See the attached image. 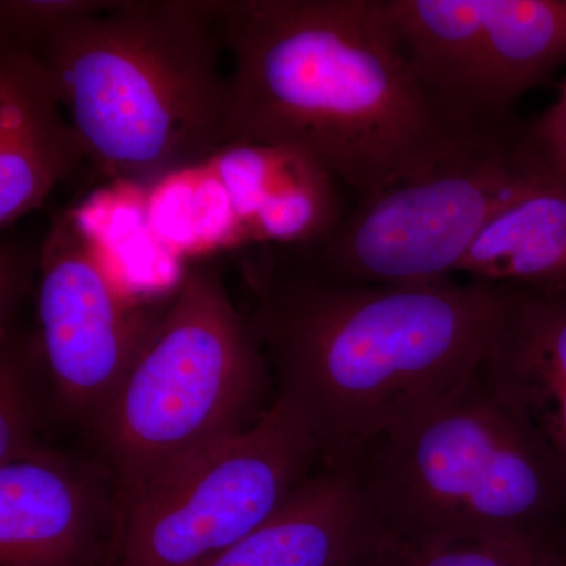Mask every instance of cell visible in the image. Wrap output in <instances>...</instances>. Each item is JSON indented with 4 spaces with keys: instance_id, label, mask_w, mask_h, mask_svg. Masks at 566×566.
Returning <instances> with one entry per match:
<instances>
[{
    "instance_id": "2e32d148",
    "label": "cell",
    "mask_w": 566,
    "mask_h": 566,
    "mask_svg": "<svg viewBox=\"0 0 566 566\" xmlns=\"http://www.w3.org/2000/svg\"><path fill=\"white\" fill-rule=\"evenodd\" d=\"M50 408V385L35 331L17 324L0 333V464L52 447L44 439Z\"/></svg>"
},
{
    "instance_id": "30bf717a",
    "label": "cell",
    "mask_w": 566,
    "mask_h": 566,
    "mask_svg": "<svg viewBox=\"0 0 566 566\" xmlns=\"http://www.w3.org/2000/svg\"><path fill=\"white\" fill-rule=\"evenodd\" d=\"M403 546L376 516L354 465H323L210 566H394Z\"/></svg>"
},
{
    "instance_id": "7a4b0ae2",
    "label": "cell",
    "mask_w": 566,
    "mask_h": 566,
    "mask_svg": "<svg viewBox=\"0 0 566 566\" xmlns=\"http://www.w3.org/2000/svg\"><path fill=\"white\" fill-rule=\"evenodd\" d=\"M216 22L233 61L230 145L294 153L359 199L479 132L424 91L386 0L216 2Z\"/></svg>"
},
{
    "instance_id": "ffe728a7",
    "label": "cell",
    "mask_w": 566,
    "mask_h": 566,
    "mask_svg": "<svg viewBox=\"0 0 566 566\" xmlns=\"http://www.w3.org/2000/svg\"><path fill=\"white\" fill-rule=\"evenodd\" d=\"M531 126L542 150L566 177V81L558 87L556 99Z\"/></svg>"
},
{
    "instance_id": "ba28073f",
    "label": "cell",
    "mask_w": 566,
    "mask_h": 566,
    "mask_svg": "<svg viewBox=\"0 0 566 566\" xmlns=\"http://www.w3.org/2000/svg\"><path fill=\"white\" fill-rule=\"evenodd\" d=\"M164 312L123 289L76 212L55 218L39 255L35 329L54 415L85 433Z\"/></svg>"
},
{
    "instance_id": "44dd1931",
    "label": "cell",
    "mask_w": 566,
    "mask_h": 566,
    "mask_svg": "<svg viewBox=\"0 0 566 566\" xmlns=\"http://www.w3.org/2000/svg\"><path fill=\"white\" fill-rule=\"evenodd\" d=\"M535 566H566V524L535 536Z\"/></svg>"
},
{
    "instance_id": "ac0fdd59",
    "label": "cell",
    "mask_w": 566,
    "mask_h": 566,
    "mask_svg": "<svg viewBox=\"0 0 566 566\" xmlns=\"http://www.w3.org/2000/svg\"><path fill=\"white\" fill-rule=\"evenodd\" d=\"M394 566H535V538L494 536L403 547Z\"/></svg>"
},
{
    "instance_id": "52a82bcc",
    "label": "cell",
    "mask_w": 566,
    "mask_h": 566,
    "mask_svg": "<svg viewBox=\"0 0 566 566\" xmlns=\"http://www.w3.org/2000/svg\"><path fill=\"white\" fill-rule=\"evenodd\" d=\"M323 465L314 434L277 397L248 433L123 495L114 566H210Z\"/></svg>"
},
{
    "instance_id": "7c38bea8",
    "label": "cell",
    "mask_w": 566,
    "mask_h": 566,
    "mask_svg": "<svg viewBox=\"0 0 566 566\" xmlns=\"http://www.w3.org/2000/svg\"><path fill=\"white\" fill-rule=\"evenodd\" d=\"M480 374L566 472V290H517Z\"/></svg>"
},
{
    "instance_id": "9a60e30c",
    "label": "cell",
    "mask_w": 566,
    "mask_h": 566,
    "mask_svg": "<svg viewBox=\"0 0 566 566\" xmlns=\"http://www.w3.org/2000/svg\"><path fill=\"white\" fill-rule=\"evenodd\" d=\"M458 274L527 292L566 290V177L551 159L486 223Z\"/></svg>"
},
{
    "instance_id": "9c48e42d",
    "label": "cell",
    "mask_w": 566,
    "mask_h": 566,
    "mask_svg": "<svg viewBox=\"0 0 566 566\" xmlns=\"http://www.w3.org/2000/svg\"><path fill=\"white\" fill-rule=\"evenodd\" d=\"M122 494L88 455L0 464V566H114Z\"/></svg>"
},
{
    "instance_id": "8992f818",
    "label": "cell",
    "mask_w": 566,
    "mask_h": 566,
    "mask_svg": "<svg viewBox=\"0 0 566 566\" xmlns=\"http://www.w3.org/2000/svg\"><path fill=\"white\" fill-rule=\"evenodd\" d=\"M549 164L531 122L479 129L433 166L360 197L329 237L282 252L340 281L417 286L453 281L488 222Z\"/></svg>"
},
{
    "instance_id": "5bb4252c",
    "label": "cell",
    "mask_w": 566,
    "mask_h": 566,
    "mask_svg": "<svg viewBox=\"0 0 566 566\" xmlns=\"http://www.w3.org/2000/svg\"><path fill=\"white\" fill-rule=\"evenodd\" d=\"M566 66V0H480L472 84L479 122L515 120L516 103Z\"/></svg>"
},
{
    "instance_id": "5b68a950",
    "label": "cell",
    "mask_w": 566,
    "mask_h": 566,
    "mask_svg": "<svg viewBox=\"0 0 566 566\" xmlns=\"http://www.w3.org/2000/svg\"><path fill=\"white\" fill-rule=\"evenodd\" d=\"M277 400L273 374L222 273L199 263L84 436L123 495L243 436Z\"/></svg>"
},
{
    "instance_id": "4fadbf2b",
    "label": "cell",
    "mask_w": 566,
    "mask_h": 566,
    "mask_svg": "<svg viewBox=\"0 0 566 566\" xmlns=\"http://www.w3.org/2000/svg\"><path fill=\"white\" fill-rule=\"evenodd\" d=\"M212 158L233 210L264 241L308 248L345 218L337 181L294 153L233 144Z\"/></svg>"
},
{
    "instance_id": "6da1fadb",
    "label": "cell",
    "mask_w": 566,
    "mask_h": 566,
    "mask_svg": "<svg viewBox=\"0 0 566 566\" xmlns=\"http://www.w3.org/2000/svg\"><path fill=\"white\" fill-rule=\"evenodd\" d=\"M248 315L277 397L324 465H349L474 378L517 289L340 281L268 253L249 268Z\"/></svg>"
},
{
    "instance_id": "e0dca14e",
    "label": "cell",
    "mask_w": 566,
    "mask_h": 566,
    "mask_svg": "<svg viewBox=\"0 0 566 566\" xmlns=\"http://www.w3.org/2000/svg\"><path fill=\"white\" fill-rule=\"evenodd\" d=\"M114 3L98 0H2L0 39L36 51L71 22L111 9Z\"/></svg>"
},
{
    "instance_id": "3957f363",
    "label": "cell",
    "mask_w": 566,
    "mask_h": 566,
    "mask_svg": "<svg viewBox=\"0 0 566 566\" xmlns=\"http://www.w3.org/2000/svg\"><path fill=\"white\" fill-rule=\"evenodd\" d=\"M216 2H115L36 50L85 158L147 181L230 145Z\"/></svg>"
},
{
    "instance_id": "d6986e66",
    "label": "cell",
    "mask_w": 566,
    "mask_h": 566,
    "mask_svg": "<svg viewBox=\"0 0 566 566\" xmlns=\"http://www.w3.org/2000/svg\"><path fill=\"white\" fill-rule=\"evenodd\" d=\"M31 259L20 244L3 240L0 248V333L20 324L22 304L31 294Z\"/></svg>"
},
{
    "instance_id": "277c9868",
    "label": "cell",
    "mask_w": 566,
    "mask_h": 566,
    "mask_svg": "<svg viewBox=\"0 0 566 566\" xmlns=\"http://www.w3.org/2000/svg\"><path fill=\"white\" fill-rule=\"evenodd\" d=\"M403 547L535 536L566 524V472L516 409L476 374L353 464Z\"/></svg>"
},
{
    "instance_id": "8fae6325",
    "label": "cell",
    "mask_w": 566,
    "mask_h": 566,
    "mask_svg": "<svg viewBox=\"0 0 566 566\" xmlns=\"http://www.w3.org/2000/svg\"><path fill=\"white\" fill-rule=\"evenodd\" d=\"M84 158L40 55L0 39L2 230L36 210Z\"/></svg>"
}]
</instances>
